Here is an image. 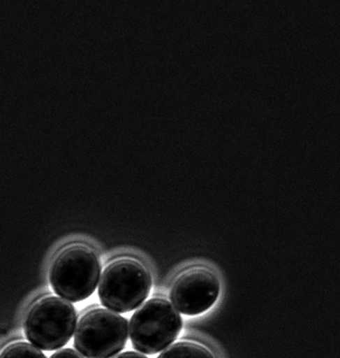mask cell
Listing matches in <instances>:
<instances>
[{
	"instance_id": "cell-1",
	"label": "cell",
	"mask_w": 340,
	"mask_h": 358,
	"mask_svg": "<svg viewBox=\"0 0 340 358\" xmlns=\"http://www.w3.org/2000/svg\"><path fill=\"white\" fill-rule=\"evenodd\" d=\"M101 273V263L91 249L72 246L55 258L50 280L57 295L67 301L79 302L94 293Z\"/></svg>"
},
{
	"instance_id": "cell-2",
	"label": "cell",
	"mask_w": 340,
	"mask_h": 358,
	"mask_svg": "<svg viewBox=\"0 0 340 358\" xmlns=\"http://www.w3.org/2000/svg\"><path fill=\"white\" fill-rule=\"evenodd\" d=\"M181 330L182 318L175 307L162 298L150 299L130 320L132 344L145 355L165 350L177 339Z\"/></svg>"
},
{
	"instance_id": "cell-3",
	"label": "cell",
	"mask_w": 340,
	"mask_h": 358,
	"mask_svg": "<svg viewBox=\"0 0 340 358\" xmlns=\"http://www.w3.org/2000/svg\"><path fill=\"white\" fill-rule=\"evenodd\" d=\"M101 303L116 313H129L140 306L151 289V278L141 263L120 259L110 263L99 278Z\"/></svg>"
},
{
	"instance_id": "cell-4",
	"label": "cell",
	"mask_w": 340,
	"mask_h": 358,
	"mask_svg": "<svg viewBox=\"0 0 340 358\" xmlns=\"http://www.w3.org/2000/svg\"><path fill=\"white\" fill-rule=\"evenodd\" d=\"M77 326L75 307L55 296L43 298L29 311L26 337L33 346L44 351L61 348L70 341Z\"/></svg>"
},
{
	"instance_id": "cell-5",
	"label": "cell",
	"mask_w": 340,
	"mask_h": 358,
	"mask_svg": "<svg viewBox=\"0 0 340 358\" xmlns=\"http://www.w3.org/2000/svg\"><path fill=\"white\" fill-rule=\"evenodd\" d=\"M129 327L126 318L109 309L84 313L75 329L74 345L86 358H110L123 350Z\"/></svg>"
},
{
	"instance_id": "cell-6",
	"label": "cell",
	"mask_w": 340,
	"mask_h": 358,
	"mask_svg": "<svg viewBox=\"0 0 340 358\" xmlns=\"http://www.w3.org/2000/svg\"><path fill=\"white\" fill-rule=\"evenodd\" d=\"M219 294L220 282L217 276L207 269H192L179 276L170 297L179 313L198 315L213 306Z\"/></svg>"
},
{
	"instance_id": "cell-7",
	"label": "cell",
	"mask_w": 340,
	"mask_h": 358,
	"mask_svg": "<svg viewBox=\"0 0 340 358\" xmlns=\"http://www.w3.org/2000/svg\"><path fill=\"white\" fill-rule=\"evenodd\" d=\"M158 358H216L211 351L193 342H179L172 345Z\"/></svg>"
},
{
	"instance_id": "cell-8",
	"label": "cell",
	"mask_w": 340,
	"mask_h": 358,
	"mask_svg": "<svg viewBox=\"0 0 340 358\" xmlns=\"http://www.w3.org/2000/svg\"><path fill=\"white\" fill-rule=\"evenodd\" d=\"M0 358H46V357L33 345L26 342H17L6 347L0 355Z\"/></svg>"
},
{
	"instance_id": "cell-9",
	"label": "cell",
	"mask_w": 340,
	"mask_h": 358,
	"mask_svg": "<svg viewBox=\"0 0 340 358\" xmlns=\"http://www.w3.org/2000/svg\"><path fill=\"white\" fill-rule=\"evenodd\" d=\"M50 358H84L82 355H79L77 351L73 350V349L66 348L61 349V350L57 351L54 355H52Z\"/></svg>"
},
{
	"instance_id": "cell-10",
	"label": "cell",
	"mask_w": 340,
	"mask_h": 358,
	"mask_svg": "<svg viewBox=\"0 0 340 358\" xmlns=\"http://www.w3.org/2000/svg\"><path fill=\"white\" fill-rule=\"evenodd\" d=\"M114 358H149L141 355L140 353L132 352V351H128V352L121 353V355H117Z\"/></svg>"
}]
</instances>
